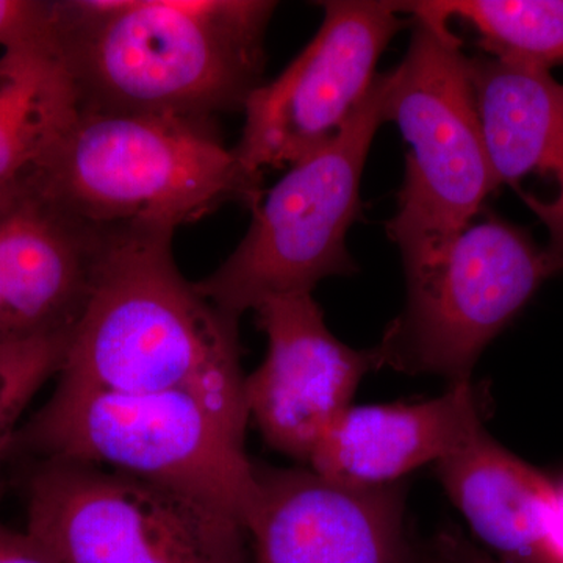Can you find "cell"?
I'll use <instances>...</instances> for the list:
<instances>
[{"mask_svg": "<svg viewBox=\"0 0 563 563\" xmlns=\"http://www.w3.org/2000/svg\"><path fill=\"white\" fill-rule=\"evenodd\" d=\"M9 328H7L5 306H3L2 290H0V342H9Z\"/></svg>", "mask_w": 563, "mask_h": 563, "instance_id": "cell-23", "label": "cell"}, {"mask_svg": "<svg viewBox=\"0 0 563 563\" xmlns=\"http://www.w3.org/2000/svg\"><path fill=\"white\" fill-rule=\"evenodd\" d=\"M484 428L472 383L451 385L435 399L350 407L310 455L309 468L347 487L399 484L406 474L439 463Z\"/></svg>", "mask_w": 563, "mask_h": 563, "instance_id": "cell-13", "label": "cell"}, {"mask_svg": "<svg viewBox=\"0 0 563 563\" xmlns=\"http://www.w3.org/2000/svg\"><path fill=\"white\" fill-rule=\"evenodd\" d=\"M320 5L324 18L314 38L244 103L242 139L233 152L251 172L290 168L342 131L372 88L385 47L406 27L396 2Z\"/></svg>", "mask_w": 563, "mask_h": 563, "instance_id": "cell-9", "label": "cell"}, {"mask_svg": "<svg viewBox=\"0 0 563 563\" xmlns=\"http://www.w3.org/2000/svg\"><path fill=\"white\" fill-rule=\"evenodd\" d=\"M173 232H109L60 379L114 391H187L246 431L239 322L181 276Z\"/></svg>", "mask_w": 563, "mask_h": 563, "instance_id": "cell-2", "label": "cell"}, {"mask_svg": "<svg viewBox=\"0 0 563 563\" xmlns=\"http://www.w3.org/2000/svg\"><path fill=\"white\" fill-rule=\"evenodd\" d=\"M439 548L453 563H503L493 561L487 554L481 553L473 544L465 542V540L454 536V533L442 536Z\"/></svg>", "mask_w": 563, "mask_h": 563, "instance_id": "cell-22", "label": "cell"}, {"mask_svg": "<svg viewBox=\"0 0 563 563\" xmlns=\"http://www.w3.org/2000/svg\"><path fill=\"white\" fill-rule=\"evenodd\" d=\"M109 232L80 221L29 181L0 191V290L10 340L73 332Z\"/></svg>", "mask_w": 563, "mask_h": 563, "instance_id": "cell-12", "label": "cell"}, {"mask_svg": "<svg viewBox=\"0 0 563 563\" xmlns=\"http://www.w3.org/2000/svg\"><path fill=\"white\" fill-rule=\"evenodd\" d=\"M0 563H60L27 531L0 523Z\"/></svg>", "mask_w": 563, "mask_h": 563, "instance_id": "cell-20", "label": "cell"}, {"mask_svg": "<svg viewBox=\"0 0 563 563\" xmlns=\"http://www.w3.org/2000/svg\"><path fill=\"white\" fill-rule=\"evenodd\" d=\"M79 98L49 31L0 57V191L31 179L79 117Z\"/></svg>", "mask_w": 563, "mask_h": 563, "instance_id": "cell-16", "label": "cell"}, {"mask_svg": "<svg viewBox=\"0 0 563 563\" xmlns=\"http://www.w3.org/2000/svg\"><path fill=\"white\" fill-rule=\"evenodd\" d=\"M29 184L106 232H176L228 203L254 209L263 174L221 143L210 121L79 111Z\"/></svg>", "mask_w": 563, "mask_h": 563, "instance_id": "cell-3", "label": "cell"}, {"mask_svg": "<svg viewBox=\"0 0 563 563\" xmlns=\"http://www.w3.org/2000/svg\"><path fill=\"white\" fill-rule=\"evenodd\" d=\"M254 563H412L401 484L347 487L310 468L255 465Z\"/></svg>", "mask_w": 563, "mask_h": 563, "instance_id": "cell-11", "label": "cell"}, {"mask_svg": "<svg viewBox=\"0 0 563 563\" xmlns=\"http://www.w3.org/2000/svg\"><path fill=\"white\" fill-rule=\"evenodd\" d=\"M70 333L0 342V457L14 426L43 384L60 372Z\"/></svg>", "mask_w": 563, "mask_h": 563, "instance_id": "cell-18", "label": "cell"}, {"mask_svg": "<svg viewBox=\"0 0 563 563\" xmlns=\"http://www.w3.org/2000/svg\"><path fill=\"white\" fill-rule=\"evenodd\" d=\"M266 0H57L51 36L80 111L210 121L261 87Z\"/></svg>", "mask_w": 563, "mask_h": 563, "instance_id": "cell-1", "label": "cell"}, {"mask_svg": "<svg viewBox=\"0 0 563 563\" xmlns=\"http://www.w3.org/2000/svg\"><path fill=\"white\" fill-rule=\"evenodd\" d=\"M485 144L498 185L518 190L526 177L554 185L537 217L550 233L544 247L554 274L563 272V84L550 70L492 57L470 58Z\"/></svg>", "mask_w": 563, "mask_h": 563, "instance_id": "cell-14", "label": "cell"}, {"mask_svg": "<svg viewBox=\"0 0 563 563\" xmlns=\"http://www.w3.org/2000/svg\"><path fill=\"white\" fill-rule=\"evenodd\" d=\"M52 2L0 0V46L3 49L49 31Z\"/></svg>", "mask_w": 563, "mask_h": 563, "instance_id": "cell-19", "label": "cell"}, {"mask_svg": "<svg viewBox=\"0 0 563 563\" xmlns=\"http://www.w3.org/2000/svg\"><path fill=\"white\" fill-rule=\"evenodd\" d=\"M409 51L383 79V117L409 144L388 236L406 268L442 252L499 187L477 110L470 58L451 27L413 20Z\"/></svg>", "mask_w": 563, "mask_h": 563, "instance_id": "cell-5", "label": "cell"}, {"mask_svg": "<svg viewBox=\"0 0 563 563\" xmlns=\"http://www.w3.org/2000/svg\"><path fill=\"white\" fill-rule=\"evenodd\" d=\"M544 562L563 563V487H558V496L544 542Z\"/></svg>", "mask_w": 563, "mask_h": 563, "instance_id": "cell-21", "label": "cell"}, {"mask_svg": "<svg viewBox=\"0 0 563 563\" xmlns=\"http://www.w3.org/2000/svg\"><path fill=\"white\" fill-rule=\"evenodd\" d=\"M406 276V310L376 346L383 366L457 385L472 383L485 347L554 273L528 232L487 213Z\"/></svg>", "mask_w": 563, "mask_h": 563, "instance_id": "cell-8", "label": "cell"}, {"mask_svg": "<svg viewBox=\"0 0 563 563\" xmlns=\"http://www.w3.org/2000/svg\"><path fill=\"white\" fill-rule=\"evenodd\" d=\"M399 13L477 33L487 57L551 70L563 66V0H422L396 2Z\"/></svg>", "mask_w": 563, "mask_h": 563, "instance_id": "cell-17", "label": "cell"}, {"mask_svg": "<svg viewBox=\"0 0 563 563\" xmlns=\"http://www.w3.org/2000/svg\"><path fill=\"white\" fill-rule=\"evenodd\" d=\"M377 74L350 120L320 150L290 166L252 209L236 250L196 288L229 320L280 296L312 292L318 282L357 269L346 233L361 217V180L383 124Z\"/></svg>", "mask_w": 563, "mask_h": 563, "instance_id": "cell-6", "label": "cell"}, {"mask_svg": "<svg viewBox=\"0 0 563 563\" xmlns=\"http://www.w3.org/2000/svg\"><path fill=\"white\" fill-rule=\"evenodd\" d=\"M254 312L268 354L244 379L250 420L269 446L307 463L350 409L362 377L383 361L376 346L358 351L340 342L312 292L268 299Z\"/></svg>", "mask_w": 563, "mask_h": 563, "instance_id": "cell-10", "label": "cell"}, {"mask_svg": "<svg viewBox=\"0 0 563 563\" xmlns=\"http://www.w3.org/2000/svg\"><path fill=\"white\" fill-rule=\"evenodd\" d=\"M60 563H246L244 526L209 504L90 463L44 459L27 529Z\"/></svg>", "mask_w": 563, "mask_h": 563, "instance_id": "cell-7", "label": "cell"}, {"mask_svg": "<svg viewBox=\"0 0 563 563\" xmlns=\"http://www.w3.org/2000/svg\"><path fill=\"white\" fill-rule=\"evenodd\" d=\"M244 429L187 391H114L58 380L20 446L184 493L247 529L258 504Z\"/></svg>", "mask_w": 563, "mask_h": 563, "instance_id": "cell-4", "label": "cell"}, {"mask_svg": "<svg viewBox=\"0 0 563 563\" xmlns=\"http://www.w3.org/2000/svg\"><path fill=\"white\" fill-rule=\"evenodd\" d=\"M412 563H453V562H451L450 559H448L446 555H444L442 553V550H440V548H439V555H437V558H424V559H420V561H418L417 558H413Z\"/></svg>", "mask_w": 563, "mask_h": 563, "instance_id": "cell-24", "label": "cell"}, {"mask_svg": "<svg viewBox=\"0 0 563 563\" xmlns=\"http://www.w3.org/2000/svg\"><path fill=\"white\" fill-rule=\"evenodd\" d=\"M444 492L503 563H547L544 542L558 487L481 428L437 463Z\"/></svg>", "mask_w": 563, "mask_h": 563, "instance_id": "cell-15", "label": "cell"}]
</instances>
